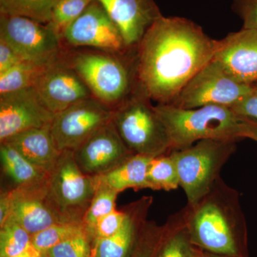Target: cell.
I'll list each match as a JSON object with an SVG mask.
<instances>
[{"label":"cell","instance_id":"6da1fadb","mask_svg":"<svg viewBox=\"0 0 257 257\" xmlns=\"http://www.w3.org/2000/svg\"><path fill=\"white\" fill-rule=\"evenodd\" d=\"M219 46V40L192 20L162 15L137 48L139 86L152 101L173 104L189 80L214 59Z\"/></svg>","mask_w":257,"mask_h":257},{"label":"cell","instance_id":"7a4b0ae2","mask_svg":"<svg viewBox=\"0 0 257 257\" xmlns=\"http://www.w3.org/2000/svg\"><path fill=\"white\" fill-rule=\"evenodd\" d=\"M182 209L196 247L220 256L248 257L247 231L239 194L222 179L200 200Z\"/></svg>","mask_w":257,"mask_h":257},{"label":"cell","instance_id":"3957f363","mask_svg":"<svg viewBox=\"0 0 257 257\" xmlns=\"http://www.w3.org/2000/svg\"><path fill=\"white\" fill-rule=\"evenodd\" d=\"M167 128L170 152L184 150L204 140L239 142L241 119L229 107L207 105L183 109L172 104L155 106Z\"/></svg>","mask_w":257,"mask_h":257},{"label":"cell","instance_id":"277c9868","mask_svg":"<svg viewBox=\"0 0 257 257\" xmlns=\"http://www.w3.org/2000/svg\"><path fill=\"white\" fill-rule=\"evenodd\" d=\"M118 55L108 52H79L66 59L93 97L112 109L138 87L137 48L125 60Z\"/></svg>","mask_w":257,"mask_h":257},{"label":"cell","instance_id":"5b68a950","mask_svg":"<svg viewBox=\"0 0 257 257\" xmlns=\"http://www.w3.org/2000/svg\"><path fill=\"white\" fill-rule=\"evenodd\" d=\"M112 121L135 155L156 157L170 153V140L165 125L152 99L140 86L113 109Z\"/></svg>","mask_w":257,"mask_h":257},{"label":"cell","instance_id":"8992f818","mask_svg":"<svg viewBox=\"0 0 257 257\" xmlns=\"http://www.w3.org/2000/svg\"><path fill=\"white\" fill-rule=\"evenodd\" d=\"M237 142L204 140L192 146L170 152L175 158L182 187L188 205H192L210 192L221 171L236 150Z\"/></svg>","mask_w":257,"mask_h":257},{"label":"cell","instance_id":"52a82bcc","mask_svg":"<svg viewBox=\"0 0 257 257\" xmlns=\"http://www.w3.org/2000/svg\"><path fill=\"white\" fill-rule=\"evenodd\" d=\"M47 187L51 199L64 217L70 222L83 223L95 192V183L93 177L80 170L73 151L62 152L49 174Z\"/></svg>","mask_w":257,"mask_h":257},{"label":"cell","instance_id":"ba28073f","mask_svg":"<svg viewBox=\"0 0 257 257\" xmlns=\"http://www.w3.org/2000/svg\"><path fill=\"white\" fill-rule=\"evenodd\" d=\"M253 87L235 80L214 58L189 80L172 105L183 109L207 105L231 108Z\"/></svg>","mask_w":257,"mask_h":257},{"label":"cell","instance_id":"9c48e42d","mask_svg":"<svg viewBox=\"0 0 257 257\" xmlns=\"http://www.w3.org/2000/svg\"><path fill=\"white\" fill-rule=\"evenodd\" d=\"M0 40L32 63L49 65L62 55L60 36L47 24L31 19L0 15Z\"/></svg>","mask_w":257,"mask_h":257},{"label":"cell","instance_id":"30bf717a","mask_svg":"<svg viewBox=\"0 0 257 257\" xmlns=\"http://www.w3.org/2000/svg\"><path fill=\"white\" fill-rule=\"evenodd\" d=\"M113 109L95 98L76 103L55 115L51 124L52 138L61 152L74 150L112 120Z\"/></svg>","mask_w":257,"mask_h":257},{"label":"cell","instance_id":"8fae6325","mask_svg":"<svg viewBox=\"0 0 257 257\" xmlns=\"http://www.w3.org/2000/svg\"><path fill=\"white\" fill-rule=\"evenodd\" d=\"M62 40L70 46L94 47L116 55L130 50L119 29L96 0L64 31Z\"/></svg>","mask_w":257,"mask_h":257},{"label":"cell","instance_id":"7c38bea8","mask_svg":"<svg viewBox=\"0 0 257 257\" xmlns=\"http://www.w3.org/2000/svg\"><path fill=\"white\" fill-rule=\"evenodd\" d=\"M47 179L42 183L8 190L11 203L8 219L16 221L32 236L52 225L70 222L51 199Z\"/></svg>","mask_w":257,"mask_h":257},{"label":"cell","instance_id":"4fadbf2b","mask_svg":"<svg viewBox=\"0 0 257 257\" xmlns=\"http://www.w3.org/2000/svg\"><path fill=\"white\" fill-rule=\"evenodd\" d=\"M33 87L54 114L93 97L85 83L62 55L47 66Z\"/></svg>","mask_w":257,"mask_h":257},{"label":"cell","instance_id":"5bb4252c","mask_svg":"<svg viewBox=\"0 0 257 257\" xmlns=\"http://www.w3.org/2000/svg\"><path fill=\"white\" fill-rule=\"evenodd\" d=\"M55 115L34 87L0 94V142L30 128L49 126Z\"/></svg>","mask_w":257,"mask_h":257},{"label":"cell","instance_id":"9a60e30c","mask_svg":"<svg viewBox=\"0 0 257 257\" xmlns=\"http://www.w3.org/2000/svg\"><path fill=\"white\" fill-rule=\"evenodd\" d=\"M73 152L83 173L92 177L104 175L135 155L123 142L112 120Z\"/></svg>","mask_w":257,"mask_h":257},{"label":"cell","instance_id":"2e32d148","mask_svg":"<svg viewBox=\"0 0 257 257\" xmlns=\"http://www.w3.org/2000/svg\"><path fill=\"white\" fill-rule=\"evenodd\" d=\"M241 84L257 83V30L241 29L219 40L214 57Z\"/></svg>","mask_w":257,"mask_h":257},{"label":"cell","instance_id":"e0dca14e","mask_svg":"<svg viewBox=\"0 0 257 257\" xmlns=\"http://www.w3.org/2000/svg\"><path fill=\"white\" fill-rule=\"evenodd\" d=\"M119 29L128 50L138 48L144 35L162 16L154 0H96Z\"/></svg>","mask_w":257,"mask_h":257},{"label":"cell","instance_id":"ac0fdd59","mask_svg":"<svg viewBox=\"0 0 257 257\" xmlns=\"http://www.w3.org/2000/svg\"><path fill=\"white\" fill-rule=\"evenodd\" d=\"M153 197H143L124 208L125 218L117 232L92 241L95 257H130L143 225L147 221Z\"/></svg>","mask_w":257,"mask_h":257},{"label":"cell","instance_id":"d6986e66","mask_svg":"<svg viewBox=\"0 0 257 257\" xmlns=\"http://www.w3.org/2000/svg\"><path fill=\"white\" fill-rule=\"evenodd\" d=\"M50 126L30 128L1 143L10 144L32 165L50 174L62 153L56 147Z\"/></svg>","mask_w":257,"mask_h":257},{"label":"cell","instance_id":"ffe728a7","mask_svg":"<svg viewBox=\"0 0 257 257\" xmlns=\"http://www.w3.org/2000/svg\"><path fill=\"white\" fill-rule=\"evenodd\" d=\"M152 158L133 155L113 170L93 178L97 183L104 184L119 194L128 189H150L147 173Z\"/></svg>","mask_w":257,"mask_h":257},{"label":"cell","instance_id":"44dd1931","mask_svg":"<svg viewBox=\"0 0 257 257\" xmlns=\"http://www.w3.org/2000/svg\"><path fill=\"white\" fill-rule=\"evenodd\" d=\"M0 157L5 175L15 187H26L45 182L49 173L32 165L10 144H0Z\"/></svg>","mask_w":257,"mask_h":257},{"label":"cell","instance_id":"7402d4cb","mask_svg":"<svg viewBox=\"0 0 257 257\" xmlns=\"http://www.w3.org/2000/svg\"><path fill=\"white\" fill-rule=\"evenodd\" d=\"M157 257H194L197 248L191 241L183 209L170 216Z\"/></svg>","mask_w":257,"mask_h":257},{"label":"cell","instance_id":"603a6c76","mask_svg":"<svg viewBox=\"0 0 257 257\" xmlns=\"http://www.w3.org/2000/svg\"><path fill=\"white\" fill-rule=\"evenodd\" d=\"M47 66L23 61L0 73V94L33 87Z\"/></svg>","mask_w":257,"mask_h":257},{"label":"cell","instance_id":"cb8c5ba5","mask_svg":"<svg viewBox=\"0 0 257 257\" xmlns=\"http://www.w3.org/2000/svg\"><path fill=\"white\" fill-rule=\"evenodd\" d=\"M59 0H0V15L23 17L43 24L50 22Z\"/></svg>","mask_w":257,"mask_h":257},{"label":"cell","instance_id":"d4e9b609","mask_svg":"<svg viewBox=\"0 0 257 257\" xmlns=\"http://www.w3.org/2000/svg\"><path fill=\"white\" fill-rule=\"evenodd\" d=\"M150 189L167 192L179 187L178 170L172 153L153 157L147 173Z\"/></svg>","mask_w":257,"mask_h":257},{"label":"cell","instance_id":"484cf974","mask_svg":"<svg viewBox=\"0 0 257 257\" xmlns=\"http://www.w3.org/2000/svg\"><path fill=\"white\" fill-rule=\"evenodd\" d=\"M84 232L87 231L84 223H60L32 235V243L39 251L45 253L54 246Z\"/></svg>","mask_w":257,"mask_h":257},{"label":"cell","instance_id":"4316f807","mask_svg":"<svg viewBox=\"0 0 257 257\" xmlns=\"http://www.w3.org/2000/svg\"><path fill=\"white\" fill-rule=\"evenodd\" d=\"M94 183L95 192L83 218V223L88 234L99 219L116 209L115 202L119 194L116 191L104 184L97 183L95 181Z\"/></svg>","mask_w":257,"mask_h":257},{"label":"cell","instance_id":"83f0119b","mask_svg":"<svg viewBox=\"0 0 257 257\" xmlns=\"http://www.w3.org/2000/svg\"><path fill=\"white\" fill-rule=\"evenodd\" d=\"M31 243L32 235L13 219L0 226V257L16 256Z\"/></svg>","mask_w":257,"mask_h":257},{"label":"cell","instance_id":"f1b7e54d","mask_svg":"<svg viewBox=\"0 0 257 257\" xmlns=\"http://www.w3.org/2000/svg\"><path fill=\"white\" fill-rule=\"evenodd\" d=\"M94 0H59L48 25L62 40L64 31L84 13Z\"/></svg>","mask_w":257,"mask_h":257},{"label":"cell","instance_id":"f546056e","mask_svg":"<svg viewBox=\"0 0 257 257\" xmlns=\"http://www.w3.org/2000/svg\"><path fill=\"white\" fill-rule=\"evenodd\" d=\"M165 224L147 221L143 225L130 257H157L165 234Z\"/></svg>","mask_w":257,"mask_h":257},{"label":"cell","instance_id":"4dcf8cb0","mask_svg":"<svg viewBox=\"0 0 257 257\" xmlns=\"http://www.w3.org/2000/svg\"><path fill=\"white\" fill-rule=\"evenodd\" d=\"M92 241L87 232L54 246L46 253L48 257H89Z\"/></svg>","mask_w":257,"mask_h":257},{"label":"cell","instance_id":"1f68e13d","mask_svg":"<svg viewBox=\"0 0 257 257\" xmlns=\"http://www.w3.org/2000/svg\"><path fill=\"white\" fill-rule=\"evenodd\" d=\"M125 218L124 209L113 211L101 218L89 232L92 241L109 237L120 229Z\"/></svg>","mask_w":257,"mask_h":257},{"label":"cell","instance_id":"d6a6232c","mask_svg":"<svg viewBox=\"0 0 257 257\" xmlns=\"http://www.w3.org/2000/svg\"><path fill=\"white\" fill-rule=\"evenodd\" d=\"M231 10L243 23V29L257 30V0H232Z\"/></svg>","mask_w":257,"mask_h":257},{"label":"cell","instance_id":"836d02e7","mask_svg":"<svg viewBox=\"0 0 257 257\" xmlns=\"http://www.w3.org/2000/svg\"><path fill=\"white\" fill-rule=\"evenodd\" d=\"M231 109L240 117L257 121V87L231 106Z\"/></svg>","mask_w":257,"mask_h":257},{"label":"cell","instance_id":"e575fe53","mask_svg":"<svg viewBox=\"0 0 257 257\" xmlns=\"http://www.w3.org/2000/svg\"><path fill=\"white\" fill-rule=\"evenodd\" d=\"M23 61L10 45L0 40V73H3Z\"/></svg>","mask_w":257,"mask_h":257},{"label":"cell","instance_id":"d590c367","mask_svg":"<svg viewBox=\"0 0 257 257\" xmlns=\"http://www.w3.org/2000/svg\"><path fill=\"white\" fill-rule=\"evenodd\" d=\"M241 135L242 139H250L257 143V121L241 117Z\"/></svg>","mask_w":257,"mask_h":257},{"label":"cell","instance_id":"8d00e7d4","mask_svg":"<svg viewBox=\"0 0 257 257\" xmlns=\"http://www.w3.org/2000/svg\"><path fill=\"white\" fill-rule=\"evenodd\" d=\"M11 211V203L8 191H3L0 195V226L8 220Z\"/></svg>","mask_w":257,"mask_h":257},{"label":"cell","instance_id":"74e56055","mask_svg":"<svg viewBox=\"0 0 257 257\" xmlns=\"http://www.w3.org/2000/svg\"><path fill=\"white\" fill-rule=\"evenodd\" d=\"M42 253H42L41 251L37 249V248L34 246V245L31 243L30 246H29L25 251H24L23 252L19 253V254L16 255V256L12 257H40L42 256Z\"/></svg>","mask_w":257,"mask_h":257},{"label":"cell","instance_id":"f35d334b","mask_svg":"<svg viewBox=\"0 0 257 257\" xmlns=\"http://www.w3.org/2000/svg\"><path fill=\"white\" fill-rule=\"evenodd\" d=\"M194 257H207L206 253L200 248H197Z\"/></svg>","mask_w":257,"mask_h":257},{"label":"cell","instance_id":"ab89813d","mask_svg":"<svg viewBox=\"0 0 257 257\" xmlns=\"http://www.w3.org/2000/svg\"><path fill=\"white\" fill-rule=\"evenodd\" d=\"M205 252V251H204ZM206 254H207V257H228V256H220V255H216L214 254V253H208L205 252Z\"/></svg>","mask_w":257,"mask_h":257},{"label":"cell","instance_id":"60d3db41","mask_svg":"<svg viewBox=\"0 0 257 257\" xmlns=\"http://www.w3.org/2000/svg\"><path fill=\"white\" fill-rule=\"evenodd\" d=\"M40 257H48V256H47V254L46 253H42V256Z\"/></svg>","mask_w":257,"mask_h":257},{"label":"cell","instance_id":"b9f144b4","mask_svg":"<svg viewBox=\"0 0 257 257\" xmlns=\"http://www.w3.org/2000/svg\"><path fill=\"white\" fill-rule=\"evenodd\" d=\"M89 257H95V256H94V253H92V252H91V255H90V256Z\"/></svg>","mask_w":257,"mask_h":257},{"label":"cell","instance_id":"7bdbcfd3","mask_svg":"<svg viewBox=\"0 0 257 257\" xmlns=\"http://www.w3.org/2000/svg\"><path fill=\"white\" fill-rule=\"evenodd\" d=\"M253 86H256V87H257V83L256 84H254V85H253Z\"/></svg>","mask_w":257,"mask_h":257}]
</instances>
